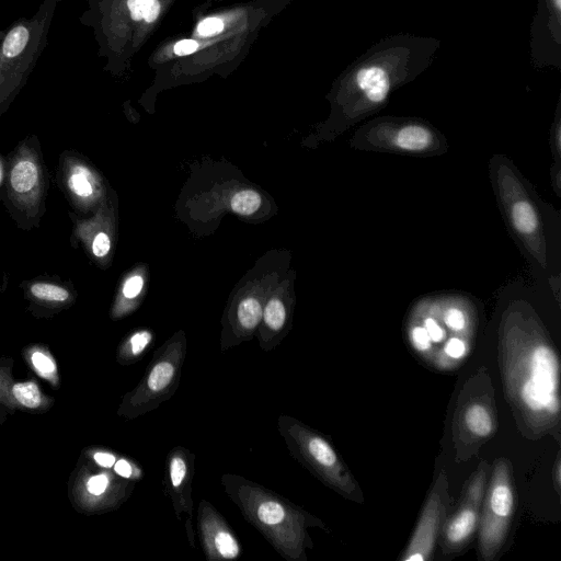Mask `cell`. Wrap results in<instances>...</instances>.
<instances>
[{
  "label": "cell",
  "instance_id": "cell-30",
  "mask_svg": "<svg viewBox=\"0 0 561 561\" xmlns=\"http://www.w3.org/2000/svg\"><path fill=\"white\" fill-rule=\"evenodd\" d=\"M110 484L108 477L106 474L93 476L88 480V491L93 495L103 494Z\"/></svg>",
  "mask_w": 561,
  "mask_h": 561
},
{
  "label": "cell",
  "instance_id": "cell-11",
  "mask_svg": "<svg viewBox=\"0 0 561 561\" xmlns=\"http://www.w3.org/2000/svg\"><path fill=\"white\" fill-rule=\"evenodd\" d=\"M185 353L184 341H170L157 351L140 382L126 398L125 414L129 419L153 411L174 394Z\"/></svg>",
  "mask_w": 561,
  "mask_h": 561
},
{
  "label": "cell",
  "instance_id": "cell-5",
  "mask_svg": "<svg viewBox=\"0 0 561 561\" xmlns=\"http://www.w3.org/2000/svg\"><path fill=\"white\" fill-rule=\"evenodd\" d=\"M493 192L510 233L526 257L548 272L550 241L545 203L514 163L494 154L489 163Z\"/></svg>",
  "mask_w": 561,
  "mask_h": 561
},
{
  "label": "cell",
  "instance_id": "cell-4",
  "mask_svg": "<svg viewBox=\"0 0 561 561\" xmlns=\"http://www.w3.org/2000/svg\"><path fill=\"white\" fill-rule=\"evenodd\" d=\"M221 484L243 517L288 561L307 560L306 550L313 546L308 528L328 530L317 516L244 477L225 473Z\"/></svg>",
  "mask_w": 561,
  "mask_h": 561
},
{
  "label": "cell",
  "instance_id": "cell-13",
  "mask_svg": "<svg viewBox=\"0 0 561 561\" xmlns=\"http://www.w3.org/2000/svg\"><path fill=\"white\" fill-rule=\"evenodd\" d=\"M451 497L447 474L440 470L434 480L420 517L400 561H428L433 559Z\"/></svg>",
  "mask_w": 561,
  "mask_h": 561
},
{
  "label": "cell",
  "instance_id": "cell-35",
  "mask_svg": "<svg viewBox=\"0 0 561 561\" xmlns=\"http://www.w3.org/2000/svg\"><path fill=\"white\" fill-rule=\"evenodd\" d=\"M94 460L102 467L111 468L115 463V456L107 453H96Z\"/></svg>",
  "mask_w": 561,
  "mask_h": 561
},
{
  "label": "cell",
  "instance_id": "cell-29",
  "mask_svg": "<svg viewBox=\"0 0 561 561\" xmlns=\"http://www.w3.org/2000/svg\"><path fill=\"white\" fill-rule=\"evenodd\" d=\"M144 286V279L140 275L130 276L123 286V295L126 298L133 299L137 297Z\"/></svg>",
  "mask_w": 561,
  "mask_h": 561
},
{
  "label": "cell",
  "instance_id": "cell-19",
  "mask_svg": "<svg viewBox=\"0 0 561 561\" xmlns=\"http://www.w3.org/2000/svg\"><path fill=\"white\" fill-rule=\"evenodd\" d=\"M550 146L554 164L551 168V183L553 191L561 194V98H559L554 118L550 129Z\"/></svg>",
  "mask_w": 561,
  "mask_h": 561
},
{
  "label": "cell",
  "instance_id": "cell-25",
  "mask_svg": "<svg viewBox=\"0 0 561 561\" xmlns=\"http://www.w3.org/2000/svg\"><path fill=\"white\" fill-rule=\"evenodd\" d=\"M152 341V333L147 330L135 332L128 340V348L126 351L125 359L135 362L141 358L142 354L147 351Z\"/></svg>",
  "mask_w": 561,
  "mask_h": 561
},
{
  "label": "cell",
  "instance_id": "cell-10",
  "mask_svg": "<svg viewBox=\"0 0 561 561\" xmlns=\"http://www.w3.org/2000/svg\"><path fill=\"white\" fill-rule=\"evenodd\" d=\"M478 527V558L495 560L505 546L517 506L513 466L505 457L492 463Z\"/></svg>",
  "mask_w": 561,
  "mask_h": 561
},
{
  "label": "cell",
  "instance_id": "cell-21",
  "mask_svg": "<svg viewBox=\"0 0 561 561\" xmlns=\"http://www.w3.org/2000/svg\"><path fill=\"white\" fill-rule=\"evenodd\" d=\"M70 190L82 198H88L93 194L92 175L90 171L82 167L76 165L71 170V174L68 179Z\"/></svg>",
  "mask_w": 561,
  "mask_h": 561
},
{
  "label": "cell",
  "instance_id": "cell-32",
  "mask_svg": "<svg viewBox=\"0 0 561 561\" xmlns=\"http://www.w3.org/2000/svg\"><path fill=\"white\" fill-rule=\"evenodd\" d=\"M198 48V43L194 39H182L174 45V53L179 56H185L194 53Z\"/></svg>",
  "mask_w": 561,
  "mask_h": 561
},
{
  "label": "cell",
  "instance_id": "cell-12",
  "mask_svg": "<svg viewBox=\"0 0 561 561\" xmlns=\"http://www.w3.org/2000/svg\"><path fill=\"white\" fill-rule=\"evenodd\" d=\"M490 469L486 460L480 461L466 481L456 510L447 515L438 539L444 559L461 554L477 534Z\"/></svg>",
  "mask_w": 561,
  "mask_h": 561
},
{
  "label": "cell",
  "instance_id": "cell-15",
  "mask_svg": "<svg viewBox=\"0 0 561 561\" xmlns=\"http://www.w3.org/2000/svg\"><path fill=\"white\" fill-rule=\"evenodd\" d=\"M198 529L208 560H233L240 556V546L233 531L219 512L204 500L198 507Z\"/></svg>",
  "mask_w": 561,
  "mask_h": 561
},
{
  "label": "cell",
  "instance_id": "cell-14",
  "mask_svg": "<svg viewBox=\"0 0 561 561\" xmlns=\"http://www.w3.org/2000/svg\"><path fill=\"white\" fill-rule=\"evenodd\" d=\"M529 35L533 66L537 70H560L561 0H537Z\"/></svg>",
  "mask_w": 561,
  "mask_h": 561
},
{
  "label": "cell",
  "instance_id": "cell-3",
  "mask_svg": "<svg viewBox=\"0 0 561 561\" xmlns=\"http://www.w3.org/2000/svg\"><path fill=\"white\" fill-rule=\"evenodd\" d=\"M479 328L474 300L461 293L424 296L410 307L404 333L415 356L437 371L457 370L473 350Z\"/></svg>",
  "mask_w": 561,
  "mask_h": 561
},
{
  "label": "cell",
  "instance_id": "cell-27",
  "mask_svg": "<svg viewBox=\"0 0 561 561\" xmlns=\"http://www.w3.org/2000/svg\"><path fill=\"white\" fill-rule=\"evenodd\" d=\"M222 30L224 22L216 16L204 19L197 26V32L201 36H211L220 33Z\"/></svg>",
  "mask_w": 561,
  "mask_h": 561
},
{
  "label": "cell",
  "instance_id": "cell-36",
  "mask_svg": "<svg viewBox=\"0 0 561 561\" xmlns=\"http://www.w3.org/2000/svg\"><path fill=\"white\" fill-rule=\"evenodd\" d=\"M1 174H2V172H1V164H0V181H1Z\"/></svg>",
  "mask_w": 561,
  "mask_h": 561
},
{
  "label": "cell",
  "instance_id": "cell-18",
  "mask_svg": "<svg viewBox=\"0 0 561 561\" xmlns=\"http://www.w3.org/2000/svg\"><path fill=\"white\" fill-rule=\"evenodd\" d=\"M262 314L263 307L257 299L247 297L239 302L236 311L240 332L239 343L242 341L243 334L250 335L257 328L261 323Z\"/></svg>",
  "mask_w": 561,
  "mask_h": 561
},
{
  "label": "cell",
  "instance_id": "cell-2",
  "mask_svg": "<svg viewBox=\"0 0 561 561\" xmlns=\"http://www.w3.org/2000/svg\"><path fill=\"white\" fill-rule=\"evenodd\" d=\"M433 36L397 33L382 37L342 73L334 90V131L377 114L392 94L430 68L440 48Z\"/></svg>",
  "mask_w": 561,
  "mask_h": 561
},
{
  "label": "cell",
  "instance_id": "cell-26",
  "mask_svg": "<svg viewBox=\"0 0 561 561\" xmlns=\"http://www.w3.org/2000/svg\"><path fill=\"white\" fill-rule=\"evenodd\" d=\"M31 293L34 297L47 301L62 302L69 298V291L66 288L47 283L33 284Z\"/></svg>",
  "mask_w": 561,
  "mask_h": 561
},
{
  "label": "cell",
  "instance_id": "cell-16",
  "mask_svg": "<svg viewBox=\"0 0 561 561\" xmlns=\"http://www.w3.org/2000/svg\"><path fill=\"white\" fill-rule=\"evenodd\" d=\"M195 455L182 446L174 447L167 458L165 492L168 493L176 518L182 513L193 515L192 478Z\"/></svg>",
  "mask_w": 561,
  "mask_h": 561
},
{
  "label": "cell",
  "instance_id": "cell-20",
  "mask_svg": "<svg viewBox=\"0 0 561 561\" xmlns=\"http://www.w3.org/2000/svg\"><path fill=\"white\" fill-rule=\"evenodd\" d=\"M286 308L283 301L278 298H272L267 301L265 307L263 308L262 320L263 324L266 329V332L272 333L273 336V346H276L277 334H279L286 323Z\"/></svg>",
  "mask_w": 561,
  "mask_h": 561
},
{
  "label": "cell",
  "instance_id": "cell-1",
  "mask_svg": "<svg viewBox=\"0 0 561 561\" xmlns=\"http://www.w3.org/2000/svg\"><path fill=\"white\" fill-rule=\"evenodd\" d=\"M499 365L505 399L520 435L560 442V359L535 310L512 302L499 328Z\"/></svg>",
  "mask_w": 561,
  "mask_h": 561
},
{
  "label": "cell",
  "instance_id": "cell-9",
  "mask_svg": "<svg viewBox=\"0 0 561 561\" xmlns=\"http://www.w3.org/2000/svg\"><path fill=\"white\" fill-rule=\"evenodd\" d=\"M277 430L290 455L324 485L346 500L364 503L362 489L330 442L289 415H280Z\"/></svg>",
  "mask_w": 561,
  "mask_h": 561
},
{
  "label": "cell",
  "instance_id": "cell-22",
  "mask_svg": "<svg viewBox=\"0 0 561 561\" xmlns=\"http://www.w3.org/2000/svg\"><path fill=\"white\" fill-rule=\"evenodd\" d=\"M127 9L133 20L153 22L160 13V3L158 0H127Z\"/></svg>",
  "mask_w": 561,
  "mask_h": 561
},
{
  "label": "cell",
  "instance_id": "cell-17",
  "mask_svg": "<svg viewBox=\"0 0 561 561\" xmlns=\"http://www.w3.org/2000/svg\"><path fill=\"white\" fill-rule=\"evenodd\" d=\"M11 186L22 202H33L39 188V170L36 162L24 157L15 162L11 171Z\"/></svg>",
  "mask_w": 561,
  "mask_h": 561
},
{
  "label": "cell",
  "instance_id": "cell-8",
  "mask_svg": "<svg viewBox=\"0 0 561 561\" xmlns=\"http://www.w3.org/2000/svg\"><path fill=\"white\" fill-rule=\"evenodd\" d=\"M499 430L495 392L486 367H480L461 387L451 421L455 461L477 457Z\"/></svg>",
  "mask_w": 561,
  "mask_h": 561
},
{
  "label": "cell",
  "instance_id": "cell-24",
  "mask_svg": "<svg viewBox=\"0 0 561 561\" xmlns=\"http://www.w3.org/2000/svg\"><path fill=\"white\" fill-rule=\"evenodd\" d=\"M16 401L26 408H37L41 404V392L36 383L32 381L16 383L12 388Z\"/></svg>",
  "mask_w": 561,
  "mask_h": 561
},
{
  "label": "cell",
  "instance_id": "cell-31",
  "mask_svg": "<svg viewBox=\"0 0 561 561\" xmlns=\"http://www.w3.org/2000/svg\"><path fill=\"white\" fill-rule=\"evenodd\" d=\"M111 248L110 237L105 232H99L92 243V252L96 257L105 256Z\"/></svg>",
  "mask_w": 561,
  "mask_h": 561
},
{
  "label": "cell",
  "instance_id": "cell-7",
  "mask_svg": "<svg viewBox=\"0 0 561 561\" xmlns=\"http://www.w3.org/2000/svg\"><path fill=\"white\" fill-rule=\"evenodd\" d=\"M351 147L359 151L427 158L448 150L445 135L428 121L413 116H378L357 127Z\"/></svg>",
  "mask_w": 561,
  "mask_h": 561
},
{
  "label": "cell",
  "instance_id": "cell-6",
  "mask_svg": "<svg viewBox=\"0 0 561 561\" xmlns=\"http://www.w3.org/2000/svg\"><path fill=\"white\" fill-rule=\"evenodd\" d=\"M58 0H43L30 18H21L0 33V113L20 90L44 53Z\"/></svg>",
  "mask_w": 561,
  "mask_h": 561
},
{
  "label": "cell",
  "instance_id": "cell-34",
  "mask_svg": "<svg viewBox=\"0 0 561 561\" xmlns=\"http://www.w3.org/2000/svg\"><path fill=\"white\" fill-rule=\"evenodd\" d=\"M552 480H553L554 490L558 493V495H560V490H561V457H560V453H558L556 460H554V465H553V469H552Z\"/></svg>",
  "mask_w": 561,
  "mask_h": 561
},
{
  "label": "cell",
  "instance_id": "cell-33",
  "mask_svg": "<svg viewBox=\"0 0 561 561\" xmlns=\"http://www.w3.org/2000/svg\"><path fill=\"white\" fill-rule=\"evenodd\" d=\"M115 472L125 479H130L135 476L134 467L125 459H119L114 463Z\"/></svg>",
  "mask_w": 561,
  "mask_h": 561
},
{
  "label": "cell",
  "instance_id": "cell-28",
  "mask_svg": "<svg viewBox=\"0 0 561 561\" xmlns=\"http://www.w3.org/2000/svg\"><path fill=\"white\" fill-rule=\"evenodd\" d=\"M32 363L42 375L53 374L56 369L55 363L41 352L33 353Z\"/></svg>",
  "mask_w": 561,
  "mask_h": 561
},
{
  "label": "cell",
  "instance_id": "cell-23",
  "mask_svg": "<svg viewBox=\"0 0 561 561\" xmlns=\"http://www.w3.org/2000/svg\"><path fill=\"white\" fill-rule=\"evenodd\" d=\"M261 205V196L253 190H243L236 193L231 199V208L240 215H251Z\"/></svg>",
  "mask_w": 561,
  "mask_h": 561
}]
</instances>
